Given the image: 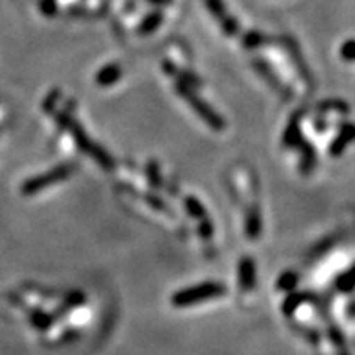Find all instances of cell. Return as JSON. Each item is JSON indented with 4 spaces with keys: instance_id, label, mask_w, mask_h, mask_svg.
I'll use <instances>...</instances> for the list:
<instances>
[{
    "instance_id": "obj_20",
    "label": "cell",
    "mask_w": 355,
    "mask_h": 355,
    "mask_svg": "<svg viewBox=\"0 0 355 355\" xmlns=\"http://www.w3.org/2000/svg\"><path fill=\"white\" fill-rule=\"evenodd\" d=\"M296 282H298V277H296V273H285L282 278H279L278 288H279V290L290 291V290H293V288H295Z\"/></svg>"
},
{
    "instance_id": "obj_23",
    "label": "cell",
    "mask_w": 355,
    "mask_h": 355,
    "mask_svg": "<svg viewBox=\"0 0 355 355\" xmlns=\"http://www.w3.org/2000/svg\"><path fill=\"white\" fill-rule=\"evenodd\" d=\"M212 222H209V219H202V222H201V225H199V234H201V237L202 239H211L212 237Z\"/></svg>"
},
{
    "instance_id": "obj_21",
    "label": "cell",
    "mask_w": 355,
    "mask_h": 355,
    "mask_svg": "<svg viewBox=\"0 0 355 355\" xmlns=\"http://www.w3.org/2000/svg\"><path fill=\"white\" fill-rule=\"evenodd\" d=\"M158 165L155 162H150L148 163V171H146V175H148L150 178V183H152L155 188L157 186H162L159 183H162V180H159V173H158Z\"/></svg>"
},
{
    "instance_id": "obj_9",
    "label": "cell",
    "mask_w": 355,
    "mask_h": 355,
    "mask_svg": "<svg viewBox=\"0 0 355 355\" xmlns=\"http://www.w3.org/2000/svg\"><path fill=\"white\" fill-rule=\"evenodd\" d=\"M122 76V69L121 66L117 64H109V66H104L99 73H97L96 76V83L99 84V86L105 87V86H112L114 83H117L119 79Z\"/></svg>"
},
{
    "instance_id": "obj_17",
    "label": "cell",
    "mask_w": 355,
    "mask_h": 355,
    "mask_svg": "<svg viewBox=\"0 0 355 355\" xmlns=\"http://www.w3.org/2000/svg\"><path fill=\"white\" fill-rule=\"evenodd\" d=\"M263 42H265V37L259 32H250L243 37V44H245V48H248V50L259 48L260 44H263Z\"/></svg>"
},
{
    "instance_id": "obj_22",
    "label": "cell",
    "mask_w": 355,
    "mask_h": 355,
    "mask_svg": "<svg viewBox=\"0 0 355 355\" xmlns=\"http://www.w3.org/2000/svg\"><path fill=\"white\" fill-rule=\"evenodd\" d=\"M40 10L51 17L56 13V0H40Z\"/></svg>"
},
{
    "instance_id": "obj_14",
    "label": "cell",
    "mask_w": 355,
    "mask_h": 355,
    "mask_svg": "<svg viewBox=\"0 0 355 355\" xmlns=\"http://www.w3.org/2000/svg\"><path fill=\"white\" fill-rule=\"evenodd\" d=\"M308 298H309L308 293H293V295H290V298L285 301V304H283V313L290 316V314L295 313L296 308H298V306Z\"/></svg>"
},
{
    "instance_id": "obj_11",
    "label": "cell",
    "mask_w": 355,
    "mask_h": 355,
    "mask_svg": "<svg viewBox=\"0 0 355 355\" xmlns=\"http://www.w3.org/2000/svg\"><path fill=\"white\" fill-rule=\"evenodd\" d=\"M245 232L247 237L255 241L259 239V235L261 232V216L259 207H252L247 214V220H245Z\"/></svg>"
},
{
    "instance_id": "obj_13",
    "label": "cell",
    "mask_w": 355,
    "mask_h": 355,
    "mask_svg": "<svg viewBox=\"0 0 355 355\" xmlns=\"http://www.w3.org/2000/svg\"><path fill=\"white\" fill-rule=\"evenodd\" d=\"M329 337L332 340V344H334V347L337 350V355H350L349 350H347V344H345V337L343 332L337 329V326H332L329 327Z\"/></svg>"
},
{
    "instance_id": "obj_24",
    "label": "cell",
    "mask_w": 355,
    "mask_h": 355,
    "mask_svg": "<svg viewBox=\"0 0 355 355\" xmlns=\"http://www.w3.org/2000/svg\"><path fill=\"white\" fill-rule=\"evenodd\" d=\"M349 313H350V316L355 318V304L350 306V308H349Z\"/></svg>"
},
{
    "instance_id": "obj_6",
    "label": "cell",
    "mask_w": 355,
    "mask_h": 355,
    "mask_svg": "<svg viewBox=\"0 0 355 355\" xmlns=\"http://www.w3.org/2000/svg\"><path fill=\"white\" fill-rule=\"evenodd\" d=\"M354 140H355V123H349V122L344 123V125L340 127L339 135L332 140L329 153L332 157H339V155H343L345 152V148H347L350 141Z\"/></svg>"
},
{
    "instance_id": "obj_25",
    "label": "cell",
    "mask_w": 355,
    "mask_h": 355,
    "mask_svg": "<svg viewBox=\"0 0 355 355\" xmlns=\"http://www.w3.org/2000/svg\"><path fill=\"white\" fill-rule=\"evenodd\" d=\"M152 2H166V0H152Z\"/></svg>"
},
{
    "instance_id": "obj_15",
    "label": "cell",
    "mask_w": 355,
    "mask_h": 355,
    "mask_svg": "<svg viewBox=\"0 0 355 355\" xmlns=\"http://www.w3.org/2000/svg\"><path fill=\"white\" fill-rule=\"evenodd\" d=\"M184 204H186V209L193 217H196V219H206L207 214H206V209H204V206L201 202L198 201L196 198L193 196H188L184 199Z\"/></svg>"
},
{
    "instance_id": "obj_16",
    "label": "cell",
    "mask_w": 355,
    "mask_h": 355,
    "mask_svg": "<svg viewBox=\"0 0 355 355\" xmlns=\"http://www.w3.org/2000/svg\"><path fill=\"white\" fill-rule=\"evenodd\" d=\"M159 24H162V13L153 12L152 15H148L144 21H141L140 33H152L153 30L158 28Z\"/></svg>"
},
{
    "instance_id": "obj_5",
    "label": "cell",
    "mask_w": 355,
    "mask_h": 355,
    "mask_svg": "<svg viewBox=\"0 0 355 355\" xmlns=\"http://www.w3.org/2000/svg\"><path fill=\"white\" fill-rule=\"evenodd\" d=\"M206 7L209 8V12L214 15V19L219 21L222 32L229 35V37H235V35L239 33V30H241L239 28V24L229 15L227 8L222 3V0H206Z\"/></svg>"
},
{
    "instance_id": "obj_7",
    "label": "cell",
    "mask_w": 355,
    "mask_h": 355,
    "mask_svg": "<svg viewBox=\"0 0 355 355\" xmlns=\"http://www.w3.org/2000/svg\"><path fill=\"white\" fill-rule=\"evenodd\" d=\"M255 261L250 257H245L239 263V283H241L242 291H250L255 286Z\"/></svg>"
},
{
    "instance_id": "obj_18",
    "label": "cell",
    "mask_w": 355,
    "mask_h": 355,
    "mask_svg": "<svg viewBox=\"0 0 355 355\" xmlns=\"http://www.w3.org/2000/svg\"><path fill=\"white\" fill-rule=\"evenodd\" d=\"M340 58L347 63L355 61V40H347L343 46H340Z\"/></svg>"
},
{
    "instance_id": "obj_4",
    "label": "cell",
    "mask_w": 355,
    "mask_h": 355,
    "mask_svg": "<svg viewBox=\"0 0 355 355\" xmlns=\"http://www.w3.org/2000/svg\"><path fill=\"white\" fill-rule=\"evenodd\" d=\"M73 171H74L73 165H61V166L55 168V170H51L50 173H46V175L32 178V180L26 181L25 183L24 193L25 194L38 193V191L48 188V186L55 184V183H58V181H63V180H66V178H69L71 175H73Z\"/></svg>"
},
{
    "instance_id": "obj_12",
    "label": "cell",
    "mask_w": 355,
    "mask_h": 355,
    "mask_svg": "<svg viewBox=\"0 0 355 355\" xmlns=\"http://www.w3.org/2000/svg\"><path fill=\"white\" fill-rule=\"evenodd\" d=\"M354 288H355V265L336 279V290L337 291L350 293Z\"/></svg>"
},
{
    "instance_id": "obj_8",
    "label": "cell",
    "mask_w": 355,
    "mask_h": 355,
    "mask_svg": "<svg viewBox=\"0 0 355 355\" xmlns=\"http://www.w3.org/2000/svg\"><path fill=\"white\" fill-rule=\"evenodd\" d=\"M301 114L293 115L290 123H288L285 135H283V144L285 146H298L301 141H303V137H301V128H300V121Z\"/></svg>"
},
{
    "instance_id": "obj_1",
    "label": "cell",
    "mask_w": 355,
    "mask_h": 355,
    "mask_svg": "<svg viewBox=\"0 0 355 355\" xmlns=\"http://www.w3.org/2000/svg\"><path fill=\"white\" fill-rule=\"evenodd\" d=\"M56 122L71 133V137H73L74 141H76V146L81 150V152L87 153L89 157L94 158L102 168H105V170H114L115 163L112 157L89 139L86 133H84L83 127L79 125V123L74 121L69 114H56Z\"/></svg>"
},
{
    "instance_id": "obj_19",
    "label": "cell",
    "mask_w": 355,
    "mask_h": 355,
    "mask_svg": "<svg viewBox=\"0 0 355 355\" xmlns=\"http://www.w3.org/2000/svg\"><path fill=\"white\" fill-rule=\"evenodd\" d=\"M321 110H336V112H340V114H347L349 112V105L345 104L343 101H327V102H322Z\"/></svg>"
},
{
    "instance_id": "obj_2",
    "label": "cell",
    "mask_w": 355,
    "mask_h": 355,
    "mask_svg": "<svg viewBox=\"0 0 355 355\" xmlns=\"http://www.w3.org/2000/svg\"><path fill=\"white\" fill-rule=\"evenodd\" d=\"M225 295V286L220 283H202V285L188 288V290L178 291L173 296V304L176 308H188V306H194L202 303L206 300L219 298V296Z\"/></svg>"
},
{
    "instance_id": "obj_3",
    "label": "cell",
    "mask_w": 355,
    "mask_h": 355,
    "mask_svg": "<svg viewBox=\"0 0 355 355\" xmlns=\"http://www.w3.org/2000/svg\"><path fill=\"white\" fill-rule=\"evenodd\" d=\"M176 92H178V96L183 97V99L188 102V104L191 105V109H193L194 112L199 114V117H201L202 121L207 123V125L216 128V130H222V128L225 127L224 119H222L217 112H214V110L211 109V105H207L206 102L201 99V97H198L196 94H194V92L191 91V87L188 86V84H184L181 81L178 83L176 84Z\"/></svg>"
},
{
    "instance_id": "obj_10",
    "label": "cell",
    "mask_w": 355,
    "mask_h": 355,
    "mask_svg": "<svg viewBox=\"0 0 355 355\" xmlns=\"http://www.w3.org/2000/svg\"><path fill=\"white\" fill-rule=\"evenodd\" d=\"M298 146L301 148V152H303V159H301V173L309 175V173L313 171L314 165H316V150H314V146L304 139Z\"/></svg>"
}]
</instances>
